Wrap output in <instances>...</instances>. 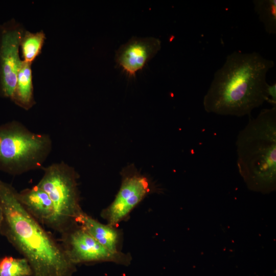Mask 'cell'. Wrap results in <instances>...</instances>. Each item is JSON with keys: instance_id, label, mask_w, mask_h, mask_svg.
Segmentation results:
<instances>
[{"instance_id": "11", "label": "cell", "mask_w": 276, "mask_h": 276, "mask_svg": "<svg viewBox=\"0 0 276 276\" xmlns=\"http://www.w3.org/2000/svg\"><path fill=\"white\" fill-rule=\"evenodd\" d=\"M76 221L104 247L113 252H121V233L116 226L103 224L84 212Z\"/></svg>"}, {"instance_id": "1", "label": "cell", "mask_w": 276, "mask_h": 276, "mask_svg": "<svg viewBox=\"0 0 276 276\" xmlns=\"http://www.w3.org/2000/svg\"><path fill=\"white\" fill-rule=\"evenodd\" d=\"M273 61L256 52L234 51L215 73L203 99L208 113L242 117L268 101L266 75Z\"/></svg>"}, {"instance_id": "6", "label": "cell", "mask_w": 276, "mask_h": 276, "mask_svg": "<svg viewBox=\"0 0 276 276\" xmlns=\"http://www.w3.org/2000/svg\"><path fill=\"white\" fill-rule=\"evenodd\" d=\"M61 242L66 257L75 265L99 262L127 265L130 262L129 255L109 250L78 223L61 234Z\"/></svg>"}, {"instance_id": "15", "label": "cell", "mask_w": 276, "mask_h": 276, "mask_svg": "<svg viewBox=\"0 0 276 276\" xmlns=\"http://www.w3.org/2000/svg\"><path fill=\"white\" fill-rule=\"evenodd\" d=\"M32 271L24 258L5 256L0 260V276H31Z\"/></svg>"}, {"instance_id": "17", "label": "cell", "mask_w": 276, "mask_h": 276, "mask_svg": "<svg viewBox=\"0 0 276 276\" xmlns=\"http://www.w3.org/2000/svg\"><path fill=\"white\" fill-rule=\"evenodd\" d=\"M4 220V213L3 210L0 202V227L3 223Z\"/></svg>"}, {"instance_id": "9", "label": "cell", "mask_w": 276, "mask_h": 276, "mask_svg": "<svg viewBox=\"0 0 276 276\" xmlns=\"http://www.w3.org/2000/svg\"><path fill=\"white\" fill-rule=\"evenodd\" d=\"M161 48L158 38L133 37L116 52L115 61L129 76H134L153 58Z\"/></svg>"}, {"instance_id": "2", "label": "cell", "mask_w": 276, "mask_h": 276, "mask_svg": "<svg viewBox=\"0 0 276 276\" xmlns=\"http://www.w3.org/2000/svg\"><path fill=\"white\" fill-rule=\"evenodd\" d=\"M17 192L0 180V202L4 220L0 233L29 262L31 276H72L76 265L63 248L24 207Z\"/></svg>"}, {"instance_id": "16", "label": "cell", "mask_w": 276, "mask_h": 276, "mask_svg": "<svg viewBox=\"0 0 276 276\" xmlns=\"http://www.w3.org/2000/svg\"><path fill=\"white\" fill-rule=\"evenodd\" d=\"M268 96V102L272 104V106H276V83L268 85L267 88Z\"/></svg>"}, {"instance_id": "13", "label": "cell", "mask_w": 276, "mask_h": 276, "mask_svg": "<svg viewBox=\"0 0 276 276\" xmlns=\"http://www.w3.org/2000/svg\"><path fill=\"white\" fill-rule=\"evenodd\" d=\"M45 39L42 31L35 33L24 31L20 42L22 60L32 64L40 53Z\"/></svg>"}, {"instance_id": "14", "label": "cell", "mask_w": 276, "mask_h": 276, "mask_svg": "<svg viewBox=\"0 0 276 276\" xmlns=\"http://www.w3.org/2000/svg\"><path fill=\"white\" fill-rule=\"evenodd\" d=\"M254 11L269 34H276V1L254 0Z\"/></svg>"}, {"instance_id": "5", "label": "cell", "mask_w": 276, "mask_h": 276, "mask_svg": "<svg viewBox=\"0 0 276 276\" xmlns=\"http://www.w3.org/2000/svg\"><path fill=\"white\" fill-rule=\"evenodd\" d=\"M43 175L37 186L51 200L54 217L51 228L61 234L73 226L83 212L80 205L77 173L63 162L42 168Z\"/></svg>"}, {"instance_id": "10", "label": "cell", "mask_w": 276, "mask_h": 276, "mask_svg": "<svg viewBox=\"0 0 276 276\" xmlns=\"http://www.w3.org/2000/svg\"><path fill=\"white\" fill-rule=\"evenodd\" d=\"M18 200L26 210L40 223L51 228L54 217L52 202L48 194L37 186L17 192Z\"/></svg>"}, {"instance_id": "3", "label": "cell", "mask_w": 276, "mask_h": 276, "mask_svg": "<svg viewBox=\"0 0 276 276\" xmlns=\"http://www.w3.org/2000/svg\"><path fill=\"white\" fill-rule=\"evenodd\" d=\"M237 167L247 187L267 194L276 188V106L249 118L236 141Z\"/></svg>"}, {"instance_id": "12", "label": "cell", "mask_w": 276, "mask_h": 276, "mask_svg": "<svg viewBox=\"0 0 276 276\" xmlns=\"http://www.w3.org/2000/svg\"><path fill=\"white\" fill-rule=\"evenodd\" d=\"M31 64L22 60L12 99L16 104L25 110L31 108L35 104Z\"/></svg>"}, {"instance_id": "7", "label": "cell", "mask_w": 276, "mask_h": 276, "mask_svg": "<svg viewBox=\"0 0 276 276\" xmlns=\"http://www.w3.org/2000/svg\"><path fill=\"white\" fill-rule=\"evenodd\" d=\"M121 175V185L117 194L101 212V217L107 224L114 226L124 220L152 190L148 178L132 165L125 167Z\"/></svg>"}, {"instance_id": "8", "label": "cell", "mask_w": 276, "mask_h": 276, "mask_svg": "<svg viewBox=\"0 0 276 276\" xmlns=\"http://www.w3.org/2000/svg\"><path fill=\"white\" fill-rule=\"evenodd\" d=\"M24 31L18 26L5 29L0 43V85L2 95L11 100L22 62L19 50Z\"/></svg>"}, {"instance_id": "4", "label": "cell", "mask_w": 276, "mask_h": 276, "mask_svg": "<svg viewBox=\"0 0 276 276\" xmlns=\"http://www.w3.org/2000/svg\"><path fill=\"white\" fill-rule=\"evenodd\" d=\"M49 135L31 131L17 121L0 125V170L13 175L43 168L52 150Z\"/></svg>"}]
</instances>
